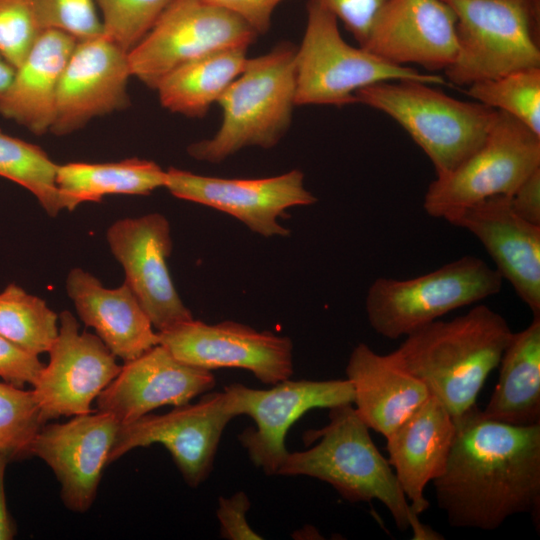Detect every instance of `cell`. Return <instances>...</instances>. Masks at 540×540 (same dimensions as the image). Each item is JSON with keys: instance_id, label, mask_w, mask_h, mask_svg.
I'll list each match as a JSON object with an SVG mask.
<instances>
[{"instance_id": "cell-9", "label": "cell", "mask_w": 540, "mask_h": 540, "mask_svg": "<svg viewBox=\"0 0 540 540\" xmlns=\"http://www.w3.org/2000/svg\"><path fill=\"white\" fill-rule=\"evenodd\" d=\"M540 168V135L513 116L498 111L484 143L450 173L436 177L423 208L435 218L488 197L511 196Z\"/></svg>"}, {"instance_id": "cell-1", "label": "cell", "mask_w": 540, "mask_h": 540, "mask_svg": "<svg viewBox=\"0 0 540 540\" xmlns=\"http://www.w3.org/2000/svg\"><path fill=\"white\" fill-rule=\"evenodd\" d=\"M454 423L445 469L433 480L450 526L490 531L522 513L539 520L540 424L502 423L477 406Z\"/></svg>"}, {"instance_id": "cell-15", "label": "cell", "mask_w": 540, "mask_h": 540, "mask_svg": "<svg viewBox=\"0 0 540 540\" xmlns=\"http://www.w3.org/2000/svg\"><path fill=\"white\" fill-rule=\"evenodd\" d=\"M164 188L179 199L227 213L265 237L287 236L289 229L278 219L288 208L317 201L298 169L267 178L227 179L170 167Z\"/></svg>"}, {"instance_id": "cell-29", "label": "cell", "mask_w": 540, "mask_h": 540, "mask_svg": "<svg viewBox=\"0 0 540 540\" xmlns=\"http://www.w3.org/2000/svg\"><path fill=\"white\" fill-rule=\"evenodd\" d=\"M58 334V315L40 297L11 283L0 292V335L25 351L48 353Z\"/></svg>"}, {"instance_id": "cell-16", "label": "cell", "mask_w": 540, "mask_h": 540, "mask_svg": "<svg viewBox=\"0 0 540 540\" xmlns=\"http://www.w3.org/2000/svg\"><path fill=\"white\" fill-rule=\"evenodd\" d=\"M111 253L122 266L131 289L157 332L193 319L181 300L167 259L172 251L171 228L160 213L115 221L106 231Z\"/></svg>"}, {"instance_id": "cell-26", "label": "cell", "mask_w": 540, "mask_h": 540, "mask_svg": "<svg viewBox=\"0 0 540 540\" xmlns=\"http://www.w3.org/2000/svg\"><path fill=\"white\" fill-rule=\"evenodd\" d=\"M498 366L499 378L482 414L514 426L540 424V316L512 334Z\"/></svg>"}, {"instance_id": "cell-17", "label": "cell", "mask_w": 540, "mask_h": 540, "mask_svg": "<svg viewBox=\"0 0 540 540\" xmlns=\"http://www.w3.org/2000/svg\"><path fill=\"white\" fill-rule=\"evenodd\" d=\"M131 76L128 52L107 36L77 40L59 80L49 132L68 135L95 117L125 109Z\"/></svg>"}, {"instance_id": "cell-24", "label": "cell", "mask_w": 540, "mask_h": 540, "mask_svg": "<svg viewBox=\"0 0 540 540\" xmlns=\"http://www.w3.org/2000/svg\"><path fill=\"white\" fill-rule=\"evenodd\" d=\"M346 375L357 414L369 429L385 437L431 395L423 382L365 343L352 350Z\"/></svg>"}, {"instance_id": "cell-11", "label": "cell", "mask_w": 540, "mask_h": 540, "mask_svg": "<svg viewBox=\"0 0 540 540\" xmlns=\"http://www.w3.org/2000/svg\"><path fill=\"white\" fill-rule=\"evenodd\" d=\"M234 416L248 415L256 426L239 434L238 439L252 463L268 475H277L288 451L285 439L289 428L307 411L353 404L351 382L344 380L289 379L270 389H253L240 383L224 388Z\"/></svg>"}, {"instance_id": "cell-20", "label": "cell", "mask_w": 540, "mask_h": 540, "mask_svg": "<svg viewBox=\"0 0 540 540\" xmlns=\"http://www.w3.org/2000/svg\"><path fill=\"white\" fill-rule=\"evenodd\" d=\"M215 384L210 370L186 364L157 344L121 366L97 397V411L109 413L125 425L158 407L187 404Z\"/></svg>"}, {"instance_id": "cell-27", "label": "cell", "mask_w": 540, "mask_h": 540, "mask_svg": "<svg viewBox=\"0 0 540 540\" xmlns=\"http://www.w3.org/2000/svg\"><path fill=\"white\" fill-rule=\"evenodd\" d=\"M247 50L223 49L175 68L155 88L161 105L186 117H204L243 71Z\"/></svg>"}, {"instance_id": "cell-5", "label": "cell", "mask_w": 540, "mask_h": 540, "mask_svg": "<svg viewBox=\"0 0 540 540\" xmlns=\"http://www.w3.org/2000/svg\"><path fill=\"white\" fill-rule=\"evenodd\" d=\"M415 80L382 81L358 90L357 103L382 111L398 122L425 152L436 177L471 156L487 138L498 110L476 101L450 97Z\"/></svg>"}, {"instance_id": "cell-14", "label": "cell", "mask_w": 540, "mask_h": 540, "mask_svg": "<svg viewBox=\"0 0 540 540\" xmlns=\"http://www.w3.org/2000/svg\"><path fill=\"white\" fill-rule=\"evenodd\" d=\"M49 362L32 385L44 423L92 412L91 405L120 372L116 356L68 310L58 315Z\"/></svg>"}, {"instance_id": "cell-8", "label": "cell", "mask_w": 540, "mask_h": 540, "mask_svg": "<svg viewBox=\"0 0 540 540\" xmlns=\"http://www.w3.org/2000/svg\"><path fill=\"white\" fill-rule=\"evenodd\" d=\"M503 280L495 268L473 255L413 278L380 277L366 295L367 319L379 335L398 339L453 310L498 294Z\"/></svg>"}, {"instance_id": "cell-28", "label": "cell", "mask_w": 540, "mask_h": 540, "mask_svg": "<svg viewBox=\"0 0 540 540\" xmlns=\"http://www.w3.org/2000/svg\"><path fill=\"white\" fill-rule=\"evenodd\" d=\"M166 170L157 163L128 158L110 163L73 162L58 165L56 184L65 210L85 202H100L106 195H149L165 187Z\"/></svg>"}, {"instance_id": "cell-10", "label": "cell", "mask_w": 540, "mask_h": 540, "mask_svg": "<svg viewBox=\"0 0 540 540\" xmlns=\"http://www.w3.org/2000/svg\"><path fill=\"white\" fill-rule=\"evenodd\" d=\"M258 34L235 14L203 0H171L128 52L131 75L155 90L175 68L204 55L246 48Z\"/></svg>"}, {"instance_id": "cell-32", "label": "cell", "mask_w": 540, "mask_h": 540, "mask_svg": "<svg viewBox=\"0 0 540 540\" xmlns=\"http://www.w3.org/2000/svg\"><path fill=\"white\" fill-rule=\"evenodd\" d=\"M44 424L32 390L0 382V454L10 461L30 456Z\"/></svg>"}, {"instance_id": "cell-31", "label": "cell", "mask_w": 540, "mask_h": 540, "mask_svg": "<svg viewBox=\"0 0 540 540\" xmlns=\"http://www.w3.org/2000/svg\"><path fill=\"white\" fill-rule=\"evenodd\" d=\"M466 94L476 102L513 116L540 135V68L518 70L471 84Z\"/></svg>"}, {"instance_id": "cell-42", "label": "cell", "mask_w": 540, "mask_h": 540, "mask_svg": "<svg viewBox=\"0 0 540 540\" xmlns=\"http://www.w3.org/2000/svg\"><path fill=\"white\" fill-rule=\"evenodd\" d=\"M15 74V68L0 54V96L8 89Z\"/></svg>"}, {"instance_id": "cell-38", "label": "cell", "mask_w": 540, "mask_h": 540, "mask_svg": "<svg viewBox=\"0 0 540 540\" xmlns=\"http://www.w3.org/2000/svg\"><path fill=\"white\" fill-rule=\"evenodd\" d=\"M251 502L242 491L230 497H220L218 501L217 518L220 524V535L230 540L263 539L247 522V512Z\"/></svg>"}, {"instance_id": "cell-41", "label": "cell", "mask_w": 540, "mask_h": 540, "mask_svg": "<svg viewBox=\"0 0 540 540\" xmlns=\"http://www.w3.org/2000/svg\"><path fill=\"white\" fill-rule=\"evenodd\" d=\"M9 461L5 455L0 454V540H11L16 534L15 524L7 509L4 489L5 470Z\"/></svg>"}, {"instance_id": "cell-25", "label": "cell", "mask_w": 540, "mask_h": 540, "mask_svg": "<svg viewBox=\"0 0 540 540\" xmlns=\"http://www.w3.org/2000/svg\"><path fill=\"white\" fill-rule=\"evenodd\" d=\"M76 43V38L59 30L42 32L0 96V115L33 134L49 132L59 80Z\"/></svg>"}, {"instance_id": "cell-39", "label": "cell", "mask_w": 540, "mask_h": 540, "mask_svg": "<svg viewBox=\"0 0 540 540\" xmlns=\"http://www.w3.org/2000/svg\"><path fill=\"white\" fill-rule=\"evenodd\" d=\"M245 21L257 34L267 33L276 7L285 0H203Z\"/></svg>"}, {"instance_id": "cell-37", "label": "cell", "mask_w": 540, "mask_h": 540, "mask_svg": "<svg viewBox=\"0 0 540 540\" xmlns=\"http://www.w3.org/2000/svg\"><path fill=\"white\" fill-rule=\"evenodd\" d=\"M43 367L37 355L0 335V377L5 382L21 388L26 383L33 385Z\"/></svg>"}, {"instance_id": "cell-30", "label": "cell", "mask_w": 540, "mask_h": 540, "mask_svg": "<svg viewBox=\"0 0 540 540\" xmlns=\"http://www.w3.org/2000/svg\"><path fill=\"white\" fill-rule=\"evenodd\" d=\"M57 167L42 148L0 129V177L31 192L51 217L65 210L56 184Z\"/></svg>"}, {"instance_id": "cell-3", "label": "cell", "mask_w": 540, "mask_h": 540, "mask_svg": "<svg viewBox=\"0 0 540 540\" xmlns=\"http://www.w3.org/2000/svg\"><path fill=\"white\" fill-rule=\"evenodd\" d=\"M304 440L319 441L306 450L289 452L277 475L324 481L350 503L378 500L399 530H412L413 539H442L412 510L391 465L352 404L330 408L329 423L307 431Z\"/></svg>"}, {"instance_id": "cell-23", "label": "cell", "mask_w": 540, "mask_h": 540, "mask_svg": "<svg viewBox=\"0 0 540 540\" xmlns=\"http://www.w3.org/2000/svg\"><path fill=\"white\" fill-rule=\"evenodd\" d=\"M65 287L80 320L116 357L130 361L159 344L158 332L126 283L106 288L93 274L74 268Z\"/></svg>"}, {"instance_id": "cell-33", "label": "cell", "mask_w": 540, "mask_h": 540, "mask_svg": "<svg viewBox=\"0 0 540 540\" xmlns=\"http://www.w3.org/2000/svg\"><path fill=\"white\" fill-rule=\"evenodd\" d=\"M103 34L129 52L149 32L171 0H94Z\"/></svg>"}, {"instance_id": "cell-40", "label": "cell", "mask_w": 540, "mask_h": 540, "mask_svg": "<svg viewBox=\"0 0 540 540\" xmlns=\"http://www.w3.org/2000/svg\"><path fill=\"white\" fill-rule=\"evenodd\" d=\"M510 203L522 219L540 225V168L518 186L510 196Z\"/></svg>"}, {"instance_id": "cell-2", "label": "cell", "mask_w": 540, "mask_h": 540, "mask_svg": "<svg viewBox=\"0 0 540 540\" xmlns=\"http://www.w3.org/2000/svg\"><path fill=\"white\" fill-rule=\"evenodd\" d=\"M512 334L502 315L481 304L456 318L438 319L411 332L387 355L423 382L455 420L476 406Z\"/></svg>"}, {"instance_id": "cell-21", "label": "cell", "mask_w": 540, "mask_h": 540, "mask_svg": "<svg viewBox=\"0 0 540 540\" xmlns=\"http://www.w3.org/2000/svg\"><path fill=\"white\" fill-rule=\"evenodd\" d=\"M456 23L444 0H389L361 47L395 65L446 70L457 53Z\"/></svg>"}, {"instance_id": "cell-34", "label": "cell", "mask_w": 540, "mask_h": 540, "mask_svg": "<svg viewBox=\"0 0 540 540\" xmlns=\"http://www.w3.org/2000/svg\"><path fill=\"white\" fill-rule=\"evenodd\" d=\"M43 31L59 30L77 40L103 34L94 0H30Z\"/></svg>"}, {"instance_id": "cell-35", "label": "cell", "mask_w": 540, "mask_h": 540, "mask_svg": "<svg viewBox=\"0 0 540 540\" xmlns=\"http://www.w3.org/2000/svg\"><path fill=\"white\" fill-rule=\"evenodd\" d=\"M42 32L30 0H0V54L15 69Z\"/></svg>"}, {"instance_id": "cell-7", "label": "cell", "mask_w": 540, "mask_h": 540, "mask_svg": "<svg viewBox=\"0 0 540 540\" xmlns=\"http://www.w3.org/2000/svg\"><path fill=\"white\" fill-rule=\"evenodd\" d=\"M390 80L445 84L439 75L395 65L351 46L341 36L338 19L319 3L308 2L306 28L295 56L296 106L357 103L358 90Z\"/></svg>"}, {"instance_id": "cell-19", "label": "cell", "mask_w": 540, "mask_h": 540, "mask_svg": "<svg viewBox=\"0 0 540 540\" xmlns=\"http://www.w3.org/2000/svg\"><path fill=\"white\" fill-rule=\"evenodd\" d=\"M443 219L473 234L502 278L533 315L540 316V225L518 216L506 195L453 210Z\"/></svg>"}, {"instance_id": "cell-22", "label": "cell", "mask_w": 540, "mask_h": 540, "mask_svg": "<svg viewBox=\"0 0 540 540\" xmlns=\"http://www.w3.org/2000/svg\"><path fill=\"white\" fill-rule=\"evenodd\" d=\"M455 423L433 395L386 436L388 462L412 510L420 515L429 507L424 491L446 466Z\"/></svg>"}, {"instance_id": "cell-36", "label": "cell", "mask_w": 540, "mask_h": 540, "mask_svg": "<svg viewBox=\"0 0 540 540\" xmlns=\"http://www.w3.org/2000/svg\"><path fill=\"white\" fill-rule=\"evenodd\" d=\"M329 10L353 35L365 43L375 18L389 0H311Z\"/></svg>"}, {"instance_id": "cell-4", "label": "cell", "mask_w": 540, "mask_h": 540, "mask_svg": "<svg viewBox=\"0 0 540 540\" xmlns=\"http://www.w3.org/2000/svg\"><path fill=\"white\" fill-rule=\"evenodd\" d=\"M296 50V45L283 41L263 55L248 58L217 101L222 121L216 134L190 144L188 154L220 163L246 147L276 146L287 133L296 106Z\"/></svg>"}, {"instance_id": "cell-18", "label": "cell", "mask_w": 540, "mask_h": 540, "mask_svg": "<svg viewBox=\"0 0 540 540\" xmlns=\"http://www.w3.org/2000/svg\"><path fill=\"white\" fill-rule=\"evenodd\" d=\"M120 427L111 414L92 411L65 423L44 424L35 436L30 453L53 470L71 511L84 513L93 504Z\"/></svg>"}, {"instance_id": "cell-6", "label": "cell", "mask_w": 540, "mask_h": 540, "mask_svg": "<svg viewBox=\"0 0 540 540\" xmlns=\"http://www.w3.org/2000/svg\"><path fill=\"white\" fill-rule=\"evenodd\" d=\"M455 12L457 53L444 70L470 86L540 68V0H444Z\"/></svg>"}, {"instance_id": "cell-13", "label": "cell", "mask_w": 540, "mask_h": 540, "mask_svg": "<svg viewBox=\"0 0 540 540\" xmlns=\"http://www.w3.org/2000/svg\"><path fill=\"white\" fill-rule=\"evenodd\" d=\"M159 344L180 361L206 370L250 371L275 385L293 374V343L287 336L234 321L207 324L194 318L158 332Z\"/></svg>"}, {"instance_id": "cell-12", "label": "cell", "mask_w": 540, "mask_h": 540, "mask_svg": "<svg viewBox=\"0 0 540 540\" xmlns=\"http://www.w3.org/2000/svg\"><path fill=\"white\" fill-rule=\"evenodd\" d=\"M234 417L224 391L205 393L196 403L175 406L165 414H146L121 425L108 464L132 449L160 443L185 482L195 488L211 473L223 431Z\"/></svg>"}]
</instances>
